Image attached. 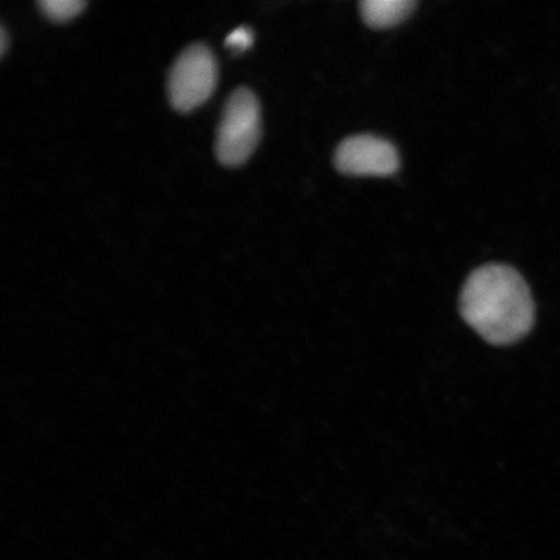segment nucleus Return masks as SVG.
<instances>
[{
    "label": "nucleus",
    "mask_w": 560,
    "mask_h": 560,
    "mask_svg": "<svg viewBox=\"0 0 560 560\" xmlns=\"http://www.w3.org/2000/svg\"><path fill=\"white\" fill-rule=\"evenodd\" d=\"M260 122L255 94L245 88L234 90L223 105L217 130L215 153L221 164L241 165L252 155L260 139Z\"/></svg>",
    "instance_id": "2"
},
{
    "label": "nucleus",
    "mask_w": 560,
    "mask_h": 560,
    "mask_svg": "<svg viewBox=\"0 0 560 560\" xmlns=\"http://www.w3.org/2000/svg\"><path fill=\"white\" fill-rule=\"evenodd\" d=\"M335 165L350 175H390L398 171L400 156L388 140L360 135L342 140L335 153Z\"/></svg>",
    "instance_id": "4"
},
{
    "label": "nucleus",
    "mask_w": 560,
    "mask_h": 560,
    "mask_svg": "<svg viewBox=\"0 0 560 560\" xmlns=\"http://www.w3.org/2000/svg\"><path fill=\"white\" fill-rule=\"evenodd\" d=\"M217 83V65L206 45L194 44L180 52L167 80L170 100L175 109L191 110L212 95Z\"/></svg>",
    "instance_id": "3"
},
{
    "label": "nucleus",
    "mask_w": 560,
    "mask_h": 560,
    "mask_svg": "<svg viewBox=\"0 0 560 560\" xmlns=\"http://www.w3.org/2000/svg\"><path fill=\"white\" fill-rule=\"evenodd\" d=\"M252 40H254V34H252L249 27L240 26L230 33L226 45L234 52H243L252 45Z\"/></svg>",
    "instance_id": "7"
},
{
    "label": "nucleus",
    "mask_w": 560,
    "mask_h": 560,
    "mask_svg": "<svg viewBox=\"0 0 560 560\" xmlns=\"http://www.w3.org/2000/svg\"><path fill=\"white\" fill-rule=\"evenodd\" d=\"M5 31L2 27V31H0V52L2 55L5 52Z\"/></svg>",
    "instance_id": "8"
},
{
    "label": "nucleus",
    "mask_w": 560,
    "mask_h": 560,
    "mask_svg": "<svg viewBox=\"0 0 560 560\" xmlns=\"http://www.w3.org/2000/svg\"><path fill=\"white\" fill-rule=\"evenodd\" d=\"M460 314L482 339L494 346L520 341L535 324L529 287L508 265L476 269L460 293Z\"/></svg>",
    "instance_id": "1"
},
{
    "label": "nucleus",
    "mask_w": 560,
    "mask_h": 560,
    "mask_svg": "<svg viewBox=\"0 0 560 560\" xmlns=\"http://www.w3.org/2000/svg\"><path fill=\"white\" fill-rule=\"evenodd\" d=\"M38 5L48 19L67 21L74 18L85 7V2L82 0H40Z\"/></svg>",
    "instance_id": "6"
},
{
    "label": "nucleus",
    "mask_w": 560,
    "mask_h": 560,
    "mask_svg": "<svg viewBox=\"0 0 560 560\" xmlns=\"http://www.w3.org/2000/svg\"><path fill=\"white\" fill-rule=\"evenodd\" d=\"M416 5L412 0H365L361 15L371 27H389L401 23Z\"/></svg>",
    "instance_id": "5"
}]
</instances>
